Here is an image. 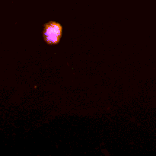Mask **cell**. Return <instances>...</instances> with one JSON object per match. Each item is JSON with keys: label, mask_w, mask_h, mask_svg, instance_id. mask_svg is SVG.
I'll list each match as a JSON object with an SVG mask.
<instances>
[{"label": "cell", "mask_w": 156, "mask_h": 156, "mask_svg": "<svg viewBox=\"0 0 156 156\" xmlns=\"http://www.w3.org/2000/svg\"><path fill=\"white\" fill-rule=\"evenodd\" d=\"M62 36V26L56 21H50L43 26L42 37L48 45H57Z\"/></svg>", "instance_id": "6da1fadb"}]
</instances>
